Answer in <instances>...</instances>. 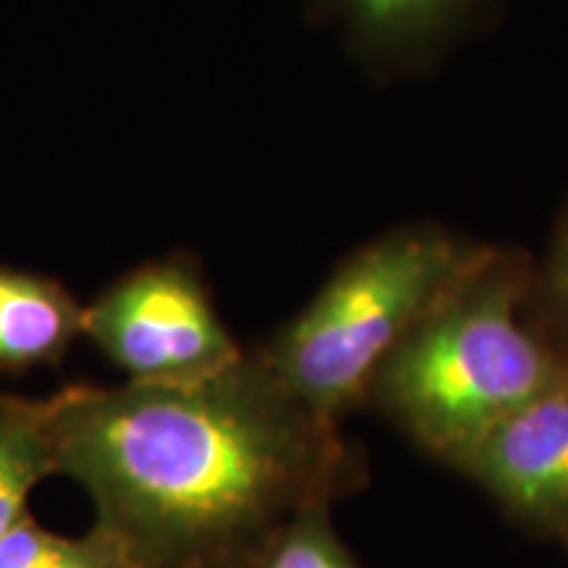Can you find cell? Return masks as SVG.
I'll return each mask as SVG.
<instances>
[{
  "mask_svg": "<svg viewBox=\"0 0 568 568\" xmlns=\"http://www.w3.org/2000/svg\"><path fill=\"white\" fill-rule=\"evenodd\" d=\"M55 474L140 568H247L287 518L355 479L337 424L311 414L258 353L193 385H67L42 400Z\"/></svg>",
  "mask_w": 568,
  "mask_h": 568,
  "instance_id": "1",
  "label": "cell"
},
{
  "mask_svg": "<svg viewBox=\"0 0 568 568\" xmlns=\"http://www.w3.org/2000/svg\"><path fill=\"white\" fill-rule=\"evenodd\" d=\"M535 274L527 255L481 245L368 393L418 445L460 468L497 426L568 374L566 355L524 318Z\"/></svg>",
  "mask_w": 568,
  "mask_h": 568,
  "instance_id": "2",
  "label": "cell"
},
{
  "mask_svg": "<svg viewBox=\"0 0 568 568\" xmlns=\"http://www.w3.org/2000/svg\"><path fill=\"white\" fill-rule=\"evenodd\" d=\"M479 247L437 224L385 232L347 255L314 301L255 353L301 406L337 424L366 400L385 361Z\"/></svg>",
  "mask_w": 568,
  "mask_h": 568,
  "instance_id": "3",
  "label": "cell"
},
{
  "mask_svg": "<svg viewBox=\"0 0 568 568\" xmlns=\"http://www.w3.org/2000/svg\"><path fill=\"white\" fill-rule=\"evenodd\" d=\"M84 335L134 385H193L245 358L187 258L132 268L84 305Z\"/></svg>",
  "mask_w": 568,
  "mask_h": 568,
  "instance_id": "4",
  "label": "cell"
},
{
  "mask_svg": "<svg viewBox=\"0 0 568 568\" xmlns=\"http://www.w3.org/2000/svg\"><path fill=\"white\" fill-rule=\"evenodd\" d=\"M464 468L518 516L568 529V374L497 426Z\"/></svg>",
  "mask_w": 568,
  "mask_h": 568,
  "instance_id": "5",
  "label": "cell"
},
{
  "mask_svg": "<svg viewBox=\"0 0 568 568\" xmlns=\"http://www.w3.org/2000/svg\"><path fill=\"white\" fill-rule=\"evenodd\" d=\"M84 335V305L61 282L0 266V374L59 366Z\"/></svg>",
  "mask_w": 568,
  "mask_h": 568,
  "instance_id": "6",
  "label": "cell"
},
{
  "mask_svg": "<svg viewBox=\"0 0 568 568\" xmlns=\"http://www.w3.org/2000/svg\"><path fill=\"white\" fill-rule=\"evenodd\" d=\"M366 55L416 63L474 24L487 0H329Z\"/></svg>",
  "mask_w": 568,
  "mask_h": 568,
  "instance_id": "7",
  "label": "cell"
},
{
  "mask_svg": "<svg viewBox=\"0 0 568 568\" xmlns=\"http://www.w3.org/2000/svg\"><path fill=\"white\" fill-rule=\"evenodd\" d=\"M55 474L53 437L42 400L0 395V537L27 518V500Z\"/></svg>",
  "mask_w": 568,
  "mask_h": 568,
  "instance_id": "8",
  "label": "cell"
},
{
  "mask_svg": "<svg viewBox=\"0 0 568 568\" xmlns=\"http://www.w3.org/2000/svg\"><path fill=\"white\" fill-rule=\"evenodd\" d=\"M0 568H140V564L122 539L98 524L84 537H63L27 516L0 537Z\"/></svg>",
  "mask_w": 568,
  "mask_h": 568,
  "instance_id": "9",
  "label": "cell"
},
{
  "mask_svg": "<svg viewBox=\"0 0 568 568\" xmlns=\"http://www.w3.org/2000/svg\"><path fill=\"white\" fill-rule=\"evenodd\" d=\"M247 568H361L332 529L326 506L305 508L261 545Z\"/></svg>",
  "mask_w": 568,
  "mask_h": 568,
  "instance_id": "10",
  "label": "cell"
},
{
  "mask_svg": "<svg viewBox=\"0 0 568 568\" xmlns=\"http://www.w3.org/2000/svg\"><path fill=\"white\" fill-rule=\"evenodd\" d=\"M535 293L568 324V205L552 234V245L542 272L535 274Z\"/></svg>",
  "mask_w": 568,
  "mask_h": 568,
  "instance_id": "11",
  "label": "cell"
}]
</instances>
